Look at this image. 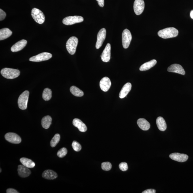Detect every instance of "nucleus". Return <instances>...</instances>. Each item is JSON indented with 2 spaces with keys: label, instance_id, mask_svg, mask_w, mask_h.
Wrapping results in <instances>:
<instances>
[{
  "label": "nucleus",
  "instance_id": "obj_1",
  "mask_svg": "<svg viewBox=\"0 0 193 193\" xmlns=\"http://www.w3.org/2000/svg\"><path fill=\"white\" fill-rule=\"evenodd\" d=\"M178 33L179 31L177 29L173 27H169L160 30L158 32V35L161 38L167 39L175 37L178 36Z\"/></svg>",
  "mask_w": 193,
  "mask_h": 193
},
{
  "label": "nucleus",
  "instance_id": "obj_2",
  "mask_svg": "<svg viewBox=\"0 0 193 193\" xmlns=\"http://www.w3.org/2000/svg\"><path fill=\"white\" fill-rule=\"evenodd\" d=\"M1 74L4 78L13 79L17 78L20 74V71L14 69L5 68L1 70Z\"/></svg>",
  "mask_w": 193,
  "mask_h": 193
},
{
  "label": "nucleus",
  "instance_id": "obj_3",
  "mask_svg": "<svg viewBox=\"0 0 193 193\" xmlns=\"http://www.w3.org/2000/svg\"><path fill=\"white\" fill-rule=\"evenodd\" d=\"M78 42V38L75 36L71 37L67 40L66 45V48L70 55H74L76 53Z\"/></svg>",
  "mask_w": 193,
  "mask_h": 193
},
{
  "label": "nucleus",
  "instance_id": "obj_4",
  "mask_svg": "<svg viewBox=\"0 0 193 193\" xmlns=\"http://www.w3.org/2000/svg\"><path fill=\"white\" fill-rule=\"evenodd\" d=\"M29 94V92L25 91L21 93L19 96L18 101V107L21 110H25L27 108Z\"/></svg>",
  "mask_w": 193,
  "mask_h": 193
},
{
  "label": "nucleus",
  "instance_id": "obj_5",
  "mask_svg": "<svg viewBox=\"0 0 193 193\" xmlns=\"http://www.w3.org/2000/svg\"><path fill=\"white\" fill-rule=\"evenodd\" d=\"M31 15L34 20L40 24H42L44 22V15L41 11L37 8H34L31 12Z\"/></svg>",
  "mask_w": 193,
  "mask_h": 193
},
{
  "label": "nucleus",
  "instance_id": "obj_6",
  "mask_svg": "<svg viewBox=\"0 0 193 193\" xmlns=\"http://www.w3.org/2000/svg\"><path fill=\"white\" fill-rule=\"evenodd\" d=\"M132 39L131 34L129 30L124 29L122 34V45L124 48H127L129 46Z\"/></svg>",
  "mask_w": 193,
  "mask_h": 193
},
{
  "label": "nucleus",
  "instance_id": "obj_7",
  "mask_svg": "<svg viewBox=\"0 0 193 193\" xmlns=\"http://www.w3.org/2000/svg\"><path fill=\"white\" fill-rule=\"evenodd\" d=\"M84 21L83 17L80 16H69L64 18L62 22L66 25H72L81 23Z\"/></svg>",
  "mask_w": 193,
  "mask_h": 193
},
{
  "label": "nucleus",
  "instance_id": "obj_8",
  "mask_svg": "<svg viewBox=\"0 0 193 193\" xmlns=\"http://www.w3.org/2000/svg\"><path fill=\"white\" fill-rule=\"evenodd\" d=\"M52 56V55L50 53L44 52L30 58L29 60L30 61L40 62L47 61L51 59Z\"/></svg>",
  "mask_w": 193,
  "mask_h": 193
},
{
  "label": "nucleus",
  "instance_id": "obj_9",
  "mask_svg": "<svg viewBox=\"0 0 193 193\" xmlns=\"http://www.w3.org/2000/svg\"><path fill=\"white\" fill-rule=\"evenodd\" d=\"M106 29L103 28L101 29L97 34V40L96 45V49H99L102 46L103 43L106 38Z\"/></svg>",
  "mask_w": 193,
  "mask_h": 193
},
{
  "label": "nucleus",
  "instance_id": "obj_10",
  "mask_svg": "<svg viewBox=\"0 0 193 193\" xmlns=\"http://www.w3.org/2000/svg\"><path fill=\"white\" fill-rule=\"evenodd\" d=\"M6 140L9 142L13 144H19L21 142V137L14 133H7L5 135Z\"/></svg>",
  "mask_w": 193,
  "mask_h": 193
},
{
  "label": "nucleus",
  "instance_id": "obj_11",
  "mask_svg": "<svg viewBox=\"0 0 193 193\" xmlns=\"http://www.w3.org/2000/svg\"><path fill=\"white\" fill-rule=\"evenodd\" d=\"M134 8L136 15H139L142 13L145 8V2L143 0H135Z\"/></svg>",
  "mask_w": 193,
  "mask_h": 193
},
{
  "label": "nucleus",
  "instance_id": "obj_12",
  "mask_svg": "<svg viewBox=\"0 0 193 193\" xmlns=\"http://www.w3.org/2000/svg\"><path fill=\"white\" fill-rule=\"evenodd\" d=\"M169 157L171 159L180 162L186 161L188 158L187 154L178 153H172L169 155Z\"/></svg>",
  "mask_w": 193,
  "mask_h": 193
},
{
  "label": "nucleus",
  "instance_id": "obj_13",
  "mask_svg": "<svg viewBox=\"0 0 193 193\" xmlns=\"http://www.w3.org/2000/svg\"><path fill=\"white\" fill-rule=\"evenodd\" d=\"M169 72L177 73V74L184 75L185 74V71L182 66L177 64H175L171 65L167 69Z\"/></svg>",
  "mask_w": 193,
  "mask_h": 193
},
{
  "label": "nucleus",
  "instance_id": "obj_14",
  "mask_svg": "<svg viewBox=\"0 0 193 193\" xmlns=\"http://www.w3.org/2000/svg\"><path fill=\"white\" fill-rule=\"evenodd\" d=\"M111 85L110 79L108 77H104L100 81V89L104 92H107L110 89Z\"/></svg>",
  "mask_w": 193,
  "mask_h": 193
},
{
  "label": "nucleus",
  "instance_id": "obj_15",
  "mask_svg": "<svg viewBox=\"0 0 193 193\" xmlns=\"http://www.w3.org/2000/svg\"><path fill=\"white\" fill-rule=\"evenodd\" d=\"M111 44H108L105 47L100 57L102 61L104 62H108L111 59Z\"/></svg>",
  "mask_w": 193,
  "mask_h": 193
},
{
  "label": "nucleus",
  "instance_id": "obj_16",
  "mask_svg": "<svg viewBox=\"0 0 193 193\" xmlns=\"http://www.w3.org/2000/svg\"><path fill=\"white\" fill-rule=\"evenodd\" d=\"M27 43V41L25 40L19 41L13 45L11 48V51L13 52L20 51L25 48Z\"/></svg>",
  "mask_w": 193,
  "mask_h": 193
},
{
  "label": "nucleus",
  "instance_id": "obj_17",
  "mask_svg": "<svg viewBox=\"0 0 193 193\" xmlns=\"http://www.w3.org/2000/svg\"><path fill=\"white\" fill-rule=\"evenodd\" d=\"M18 175L21 177L25 178L28 177L31 175V171L28 168L23 165H19L18 166Z\"/></svg>",
  "mask_w": 193,
  "mask_h": 193
},
{
  "label": "nucleus",
  "instance_id": "obj_18",
  "mask_svg": "<svg viewBox=\"0 0 193 193\" xmlns=\"http://www.w3.org/2000/svg\"><path fill=\"white\" fill-rule=\"evenodd\" d=\"M73 124L75 127L78 128L81 132H85L87 130V126L80 119H74L73 121Z\"/></svg>",
  "mask_w": 193,
  "mask_h": 193
},
{
  "label": "nucleus",
  "instance_id": "obj_19",
  "mask_svg": "<svg viewBox=\"0 0 193 193\" xmlns=\"http://www.w3.org/2000/svg\"><path fill=\"white\" fill-rule=\"evenodd\" d=\"M131 88L132 85L130 83H127L124 85L120 92L119 98L122 99L125 97L131 89Z\"/></svg>",
  "mask_w": 193,
  "mask_h": 193
},
{
  "label": "nucleus",
  "instance_id": "obj_20",
  "mask_svg": "<svg viewBox=\"0 0 193 193\" xmlns=\"http://www.w3.org/2000/svg\"><path fill=\"white\" fill-rule=\"evenodd\" d=\"M42 177L45 179L52 180L56 179L58 177L57 173L50 169L45 170L42 173Z\"/></svg>",
  "mask_w": 193,
  "mask_h": 193
},
{
  "label": "nucleus",
  "instance_id": "obj_21",
  "mask_svg": "<svg viewBox=\"0 0 193 193\" xmlns=\"http://www.w3.org/2000/svg\"><path fill=\"white\" fill-rule=\"evenodd\" d=\"M137 123L139 127L143 131L149 130L150 127V123L145 119H139L137 120Z\"/></svg>",
  "mask_w": 193,
  "mask_h": 193
},
{
  "label": "nucleus",
  "instance_id": "obj_22",
  "mask_svg": "<svg viewBox=\"0 0 193 193\" xmlns=\"http://www.w3.org/2000/svg\"><path fill=\"white\" fill-rule=\"evenodd\" d=\"M156 124L158 129L162 131H164L167 128L166 122L164 118L161 117H159L156 119Z\"/></svg>",
  "mask_w": 193,
  "mask_h": 193
},
{
  "label": "nucleus",
  "instance_id": "obj_23",
  "mask_svg": "<svg viewBox=\"0 0 193 193\" xmlns=\"http://www.w3.org/2000/svg\"><path fill=\"white\" fill-rule=\"evenodd\" d=\"M156 60L155 59H153L151 61L149 62H146L142 64L140 66L139 68V70L141 71H146L148 70H149L150 69L153 67L154 66L156 65L157 63Z\"/></svg>",
  "mask_w": 193,
  "mask_h": 193
},
{
  "label": "nucleus",
  "instance_id": "obj_24",
  "mask_svg": "<svg viewBox=\"0 0 193 193\" xmlns=\"http://www.w3.org/2000/svg\"><path fill=\"white\" fill-rule=\"evenodd\" d=\"M12 32L8 28H4L0 30V40L7 38L12 35Z\"/></svg>",
  "mask_w": 193,
  "mask_h": 193
},
{
  "label": "nucleus",
  "instance_id": "obj_25",
  "mask_svg": "<svg viewBox=\"0 0 193 193\" xmlns=\"http://www.w3.org/2000/svg\"><path fill=\"white\" fill-rule=\"evenodd\" d=\"M20 162L24 166L28 168H33L35 167V164L32 160L25 157L21 158L20 160Z\"/></svg>",
  "mask_w": 193,
  "mask_h": 193
},
{
  "label": "nucleus",
  "instance_id": "obj_26",
  "mask_svg": "<svg viewBox=\"0 0 193 193\" xmlns=\"http://www.w3.org/2000/svg\"><path fill=\"white\" fill-rule=\"evenodd\" d=\"M52 119L50 116L47 115L43 118L41 121L43 127L46 129H48L51 125Z\"/></svg>",
  "mask_w": 193,
  "mask_h": 193
},
{
  "label": "nucleus",
  "instance_id": "obj_27",
  "mask_svg": "<svg viewBox=\"0 0 193 193\" xmlns=\"http://www.w3.org/2000/svg\"><path fill=\"white\" fill-rule=\"evenodd\" d=\"M70 91L71 93L75 96L81 97L84 95L83 92L79 89V88L75 86H72L71 87Z\"/></svg>",
  "mask_w": 193,
  "mask_h": 193
},
{
  "label": "nucleus",
  "instance_id": "obj_28",
  "mask_svg": "<svg viewBox=\"0 0 193 193\" xmlns=\"http://www.w3.org/2000/svg\"><path fill=\"white\" fill-rule=\"evenodd\" d=\"M52 96V91L48 88H46L43 92L42 97L46 101L50 100Z\"/></svg>",
  "mask_w": 193,
  "mask_h": 193
},
{
  "label": "nucleus",
  "instance_id": "obj_29",
  "mask_svg": "<svg viewBox=\"0 0 193 193\" xmlns=\"http://www.w3.org/2000/svg\"><path fill=\"white\" fill-rule=\"evenodd\" d=\"M60 139V135L56 134L55 135L51 141V146L52 147H54L59 143Z\"/></svg>",
  "mask_w": 193,
  "mask_h": 193
},
{
  "label": "nucleus",
  "instance_id": "obj_30",
  "mask_svg": "<svg viewBox=\"0 0 193 193\" xmlns=\"http://www.w3.org/2000/svg\"><path fill=\"white\" fill-rule=\"evenodd\" d=\"M67 150L66 148H62L58 151L57 155L59 158H63L67 153Z\"/></svg>",
  "mask_w": 193,
  "mask_h": 193
},
{
  "label": "nucleus",
  "instance_id": "obj_31",
  "mask_svg": "<svg viewBox=\"0 0 193 193\" xmlns=\"http://www.w3.org/2000/svg\"><path fill=\"white\" fill-rule=\"evenodd\" d=\"M72 147L75 151L79 152L81 149V145L76 141H74L72 143Z\"/></svg>",
  "mask_w": 193,
  "mask_h": 193
},
{
  "label": "nucleus",
  "instance_id": "obj_32",
  "mask_svg": "<svg viewBox=\"0 0 193 193\" xmlns=\"http://www.w3.org/2000/svg\"><path fill=\"white\" fill-rule=\"evenodd\" d=\"M102 168L105 171H108L111 170L112 168V165L110 162H104L102 164Z\"/></svg>",
  "mask_w": 193,
  "mask_h": 193
},
{
  "label": "nucleus",
  "instance_id": "obj_33",
  "mask_svg": "<svg viewBox=\"0 0 193 193\" xmlns=\"http://www.w3.org/2000/svg\"><path fill=\"white\" fill-rule=\"evenodd\" d=\"M119 168L123 171H125L127 170L128 166L127 163L126 162H122L119 165Z\"/></svg>",
  "mask_w": 193,
  "mask_h": 193
},
{
  "label": "nucleus",
  "instance_id": "obj_34",
  "mask_svg": "<svg viewBox=\"0 0 193 193\" xmlns=\"http://www.w3.org/2000/svg\"><path fill=\"white\" fill-rule=\"evenodd\" d=\"M6 16V13L2 9H0V21L4 20Z\"/></svg>",
  "mask_w": 193,
  "mask_h": 193
},
{
  "label": "nucleus",
  "instance_id": "obj_35",
  "mask_svg": "<svg viewBox=\"0 0 193 193\" xmlns=\"http://www.w3.org/2000/svg\"><path fill=\"white\" fill-rule=\"evenodd\" d=\"M7 193H18V191L13 188H8L6 191Z\"/></svg>",
  "mask_w": 193,
  "mask_h": 193
},
{
  "label": "nucleus",
  "instance_id": "obj_36",
  "mask_svg": "<svg viewBox=\"0 0 193 193\" xmlns=\"http://www.w3.org/2000/svg\"><path fill=\"white\" fill-rule=\"evenodd\" d=\"M156 191L155 190L153 189H148L142 192V193H155Z\"/></svg>",
  "mask_w": 193,
  "mask_h": 193
},
{
  "label": "nucleus",
  "instance_id": "obj_37",
  "mask_svg": "<svg viewBox=\"0 0 193 193\" xmlns=\"http://www.w3.org/2000/svg\"><path fill=\"white\" fill-rule=\"evenodd\" d=\"M98 2L99 6L101 7H103L104 6V0H96Z\"/></svg>",
  "mask_w": 193,
  "mask_h": 193
},
{
  "label": "nucleus",
  "instance_id": "obj_38",
  "mask_svg": "<svg viewBox=\"0 0 193 193\" xmlns=\"http://www.w3.org/2000/svg\"><path fill=\"white\" fill-rule=\"evenodd\" d=\"M190 16L191 18L193 19V10H192L190 13Z\"/></svg>",
  "mask_w": 193,
  "mask_h": 193
},
{
  "label": "nucleus",
  "instance_id": "obj_39",
  "mask_svg": "<svg viewBox=\"0 0 193 193\" xmlns=\"http://www.w3.org/2000/svg\"></svg>",
  "mask_w": 193,
  "mask_h": 193
}]
</instances>
